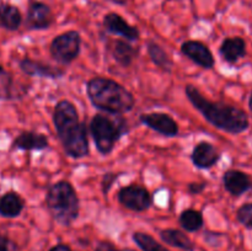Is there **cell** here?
<instances>
[{
    "mask_svg": "<svg viewBox=\"0 0 252 251\" xmlns=\"http://www.w3.org/2000/svg\"><path fill=\"white\" fill-rule=\"evenodd\" d=\"M185 93L192 106L218 129L229 134H241L250 127L248 113L241 108L228 103L213 102L204 97L193 85H187Z\"/></svg>",
    "mask_w": 252,
    "mask_h": 251,
    "instance_id": "cell-1",
    "label": "cell"
},
{
    "mask_svg": "<svg viewBox=\"0 0 252 251\" xmlns=\"http://www.w3.org/2000/svg\"><path fill=\"white\" fill-rule=\"evenodd\" d=\"M53 123L64 152L73 159L88 157V129L79 120L75 106L68 100H61L53 111Z\"/></svg>",
    "mask_w": 252,
    "mask_h": 251,
    "instance_id": "cell-2",
    "label": "cell"
},
{
    "mask_svg": "<svg viewBox=\"0 0 252 251\" xmlns=\"http://www.w3.org/2000/svg\"><path fill=\"white\" fill-rule=\"evenodd\" d=\"M86 91L91 103L108 115H123L134 107L133 94L112 79L101 76L90 79Z\"/></svg>",
    "mask_w": 252,
    "mask_h": 251,
    "instance_id": "cell-3",
    "label": "cell"
},
{
    "mask_svg": "<svg viewBox=\"0 0 252 251\" xmlns=\"http://www.w3.org/2000/svg\"><path fill=\"white\" fill-rule=\"evenodd\" d=\"M46 203L53 219L62 225H70L79 216V198L73 185L58 181L52 185L46 194Z\"/></svg>",
    "mask_w": 252,
    "mask_h": 251,
    "instance_id": "cell-4",
    "label": "cell"
},
{
    "mask_svg": "<svg viewBox=\"0 0 252 251\" xmlns=\"http://www.w3.org/2000/svg\"><path fill=\"white\" fill-rule=\"evenodd\" d=\"M90 132L96 148L102 155L112 153L116 143L127 132V123L120 115H96L91 120Z\"/></svg>",
    "mask_w": 252,
    "mask_h": 251,
    "instance_id": "cell-5",
    "label": "cell"
},
{
    "mask_svg": "<svg viewBox=\"0 0 252 251\" xmlns=\"http://www.w3.org/2000/svg\"><path fill=\"white\" fill-rule=\"evenodd\" d=\"M81 37L78 31H66L52 41L49 52L54 61L61 64H69L78 58L80 53Z\"/></svg>",
    "mask_w": 252,
    "mask_h": 251,
    "instance_id": "cell-6",
    "label": "cell"
},
{
    "mask_svg": "<svg viewBox=\"0 0 252 251\" xmlns=\"http://www.w3.org/2000/svg\"><path fill=\"white\" fill-rule=\"evenodd\" d=\"M118 201L127 209L134 212H144L152 206V196L145 187L139 185H129L118 192Z\"/></svg>",
    "mask_w": 252,
    "mask_h": 251,
    "instance_id": "cell-7",
    "label": "cell"
},
{
    "mask_svg": "<svg viewBox=\"0 0 252 251\" xmlns=\"http://www.w3.org/2000/svg\"><path fill=\"white\" fill-rule=\"evenodd\" d=\"M140 122L165 137L171 138L179 134V125L171 116L166 115V113H143L140 115Z\"/></svg>",
    "mask_w": 252,
    "mask_h": 251,
    "instance_id": "cell-8",
    "label": "cell"
},
{
    "mask_svg": "<svg viewBox=\"0 0 252 251\" xmlns=\"http://www.w3.org/2000/svg\"><path fill=\"white\" fill-rule=\"evenodd\" d=\"M103 29L111 34L123 37L127 41H138L140 37L139 30L133 25L128 24L127 20L123 19L120 14L108 12L103 17Z\"/></svg>",
    "mask_w": 252,
    "mask_h": 251,
    "instance_id": "cell-9",
    "label": "cell"
},
{
    "mask_svg": "<svg viewBox=\"0 0 252 251\" xmlns=\"http://www.w3.org/2000/svg\"><path fill=\"white\" fill-rule=\"evenodd\" d=\"M54 17L51 7L42 1H32L29 5L26 26L30 30H46L53 24Z\"/></svg>",
    "mask_w": 252,
    "mask_h": 251,
    "instance_id": "cell-10",
    "label": "cell"
},
{
    "mask_svg": "<svg viewBox=\"0 0 252 251\" xmlns=\"http://www.w3.org/2000/svg\"><path fill=\"white\" fill-rule=\"evenodd\" d=\"M182 54L203 69H212L216 64L211 49L199 41H186L181 46Z\"/></svg>",
    "mask_w": 252,
    "mask_h": 251,
    "instance_id": "cell-11",
    "label": "cell"
},
{
    "mask_svg": "<svg viewBox=\"0 0 252 251\" xmlns=\"http://www.w3.org/2000/svg\"><path fill=\"white\" fill-rule=\"evenodd\" d=\"M223 185L226 192L234 197H240L252 189V179L250 175L241 170L231 169L224 172Z\"/></svg>",
    "mask_w": 252,
    "mask_h": 251,
    "instance_id": "cell-12",
    "label": "cell"
},
{
    "mask_svg": "<svg viewBox=\"0 0 252 251\" xmlns=\"http://www.w3.org/2000/svg\"><path fill=\"white\" fill-rule=\"evenodd\" d=\"M191 159L198 169H211L220 160V153L212 143L199 142L192 150Z\"/></svg>",
    "mask_w": 252,
    "mask_h": 251,
    "instance_id": "cell-13",
    "label": "cell"
},
{
    "mask_svg": "<svg viewBox=\"0 0 252 251\" xmlns=\"http://www.w3.org/2000/svg\"><path fill=\"white\" fill-rule=\"evenodd\" d=\"M20 69L29 76H41V78L58 79L62 78L65 70L58 66H52L42 62L24 58L20 62Z\"/></svg>",
    "mask_w": 252,
    "mask_h": 251,
    "instance_id": "cell-14",
    "label": "cell"
},
{
    "mask_svg": "<svg viewBox=\"0 0 252 251\" xmlns=\"http://www.w3.org/2000/svg\"><path fill=\"white\" fill-rule=\"evenodd\" d=\"M219 53L226 63L235 64L248 54L246 41L239 36L226 37L219 47Z\"/></svg>",
    "mask_w": 252,
    "mask_h": 251,
    "instance_id": "cell-15",
    "label": "cell"
},
{
    "mask_svg": "<svg viewBox=\"0 0 252 251\" xmlns=\"http://www.w3.org/2000/svg\"><path fill=\"white\" fill-rule=\"evenodd\" d=\"M49 145L48 138L41 133L25 130L20 133L12 142V149L19 150H43Z\"/></svg>",
    "mask_w": 252,
    "mask_h": 251,
    "instance_id": "cell-16",
    "label": "cell"
},
{
    "mask_svg": "<svg viewBox=\"0 0 252 251\" xmlns=\"http://www.w3.org/2000/svg\"><path fill=\"white\" fill-rule=\"evenodd\" d=\"M25 208V202L16 192H6L0 197V216L5 218H16Z\"/></svg>",
    "mask_w": 252,
    "mask_h": 251,
    "instance_id": "cell-17",
    "label": "cell"
},
{
    "mask_svg": "<svg viewBox=\"0 0 252 251\" xmlns=\"http://www.w3.org/2000/svg\"><path fill=\"white\" fill-rule=\"evenodd\" d=\"M138 48L133 47L128 42L122 39H116L111 46V54L113 59L122 66H129L138 56Z\"/></svg>",
    "mask_w": 252,
    "mask_h": 251,
    "instance_id": "cell-18",
    "label": "cell"
},
{
    "mask_svg": "<svg viewBox=\"0 0 252 251\" xmlns=\"http://www.w3.org/2000/svg\"><path fill=\"white\" fill-rule=\"evenodd\" d=\"M22 24V15L19 7L11 4H0V26L9 31H16Z\"/></svg>",
    "mask_w": 252,
    "mask_h": 251,
    "instance_id": "cell-19",
    "label": "cell"
},
{
    "mask_svg": "<svg viewBox=\"0 0 252 251\" xmlns=\"http://www.w3.org/2000/svg\"><path fill=\"white\" fill-rule=\"evenodd\" d=\"M160 238L167 245L175 246L185 251H193L194 244L192 243L191 239L181 230L177 229H165L160 231Z\"/></svg>",
    "mask_w": 252,
    "mask_h": 251,
    "instance_id": "cell-20",
    "label": "cell"
},
{
    "mask_svg": "<svg viewBox=\"0 0 252 251\" xmlns=\"http://www.w3.org/2000/svg\"><path fill=\"white\" fill-rule=\"evenodd\" d=\"M147 48L150 59H152V62L155 65H158L160 69H162V70L165 71L172 70L174 62H172V59L170 58L169 54L165 52V49L162 48L160 44H158L157 42L149 41L147 42Z\"/></svg>",
    "mask_w": 252,
    "mask_h": 251,
    "instance_id": "cell-21",
    "label": "cell"
},
{
    "mask_svg": "<svg viewBox=\"0 0 252 251\" xmlns=\"http://www.w3.org/2000/svg\"><path fill=\"white\" fill-rule=\"evenodd\" d=\"M180 224L187 231H197L203 226V216L199 211L189 208L180 216Z\"/></svg>",
    "mask_w": 252,
    "mask_h": 251,
    "instance_id": "cell-22",
    "label": "cell"
},
{
    "mask_svg": "<svg viewBox=\"0 0 252 251\" xmlns=\"http://www.w3.org/2000/svg\"><path fill=\"white\" fill-rule=\"evenodd\" d=\"M133 240L143 251H169L148 234L134 233L133 234Z\"/></svg>",
    "mask_w": 252,
    "mask_h": 251,
    "instance_id": "cell-23",
    "label": "cell"
},
{
    "mask_svg": "<svg viewBox=\"0 0 252 251\" xmlns=\"http://www.w3.org/2000/svg\"><path fill=\"white\" fill-rule=\"evenodd\" d=\"M12 78L1 65H0V98H10L12 95Z\"/></svg>",
    "mask_w": 252,
    "mask_h": 251,
    "instance_id": "cell-24",
    "label": "cell"
},
{
    "mask_svg": "<svg viewBox=\"0 0 252 251\" xmlns=\"http://www.w3.org/2000/svg\"><path fill=\"white\" fill-rule=\"evenodd\" d=\"M236 219L241 225L245 226L246 229L252 230V202L251 203H245L238 209L236 212Z\"/></svg>",
    "mask_w": 252,
    "mask_h": 251,
    "instance_id": "cell-25",
    "label": "cell"
},
{
    "mask_svg": "<svg viewBox=\"0 0 252 251\" xmlns=\"http://www.w3.org/2000/svg\"><path fill=\"white\" fill-rule=\"evenodd\" d=\"M118 177L117 174L115 172H107V174L103 175L102 182H101V188H102V193L105 196H107V193L110 192L111 187H112L113 182L116 181V179Z\"/></svg>",
    "mask_w": 252,
    "mask_h": 251,
    "instance_id": "cell-26",
    "label": "cell"
},
{
    "mask_svg": "<svg viewBox=\"0 0 252 251\" xmlns=\"http://www.w3.org/2000/svg\"><path fill=\"white\" fill-rule=\"evenodd\" d=\"M206 188V184H199V182H192L189 185V192L191 194H199Z\"/></svg>",
    "mask_w": 252,
    "mask_h": 251,
    "instance_id": "cell-27",
    "label": "cell"
},
{
    "mask_svg": "<svg viewBox=\"0 0 252 251\" xmlns=\"http://www.w3.org/2000/svg\"><path fill=\"white\" fill-rule=\"evenodd\" d=\"M95 251H120V249H117L113 244L108 243V241H101L96 246Z\"/></svg>",
    "mask_w": 252,
    "mask_h": 251,
    "instance_id": "cell-28",
    "label": "cell"
},
{
    "mask_svg": "<svg viewBox=\"0 0 252 251\" xmlns=\"http://www.w3.org/2000/svg\"><path fill=\"white\" fill-rule=\"evenodd\" d=\"M49 251H71V249L68 245H64V244H59V245L52 248Z\"/></svg>",
    "mask_w": 252,
    "mask_h": 251,
    "instance_id": "cell-29",
    "label": "cell"
},
{
    "mask_svg": "<svg viewBox=\"0 0 252 251\" xmlns=\"http://www.w3.org/2000/svg\"><path fill=\"white\" fill-rule=\"evenodd\" d=\"M0 251H10L7 240L5 238H0Z\"/></svg>",
    "mask_w": 252,
    "mask_h": 251,
    "instance_id": "cell-30",
    "label": "cell"
},
{
    "mask_svg": "<svg viewBox=\"0 0 252 251\" xmlns=\"http://www.w3.org/2000/svg\"><path fill=\"white\" fill-rule=\"evenodd\" d=\"M111 1L115 2V4H117V5H126L127 4L128 0H111Z\"/></svg>",
    "mask_w": 252,
    "mask_h": 251,
    "instance_id": "cell-31",
    "label": "cell"
},
{
    "mask_svg": "<svg viewBox=\"0 0 252 251\" xmlns=\"http://www.w3.org/2000/svg\"><path fill=\"white\" fill-rule=\"evenodd\" d=\"M249 108H250V111L252 112V91L250 94V97H249Z\"/></svg>",
    "mask_w": 252,
    "mask_h": 251,
    "instance_id": "cell-32",
    "label": "cell"
},
{
    "mask_svg": "<svg viewBox=\"0 0 252 251\" xmlns=\"http://www.w3.org/2000/svg\"><path fill=\"white\" fill-rule=\"evenodd\" d=\"M120 251H134V250H130V249H125V250H120Z\"/></svg>",
    "mask_w": 252,
    "mask_h": 251,
    "instance_id": "cell-33",
    "label": "cell"
}]
</instances>
